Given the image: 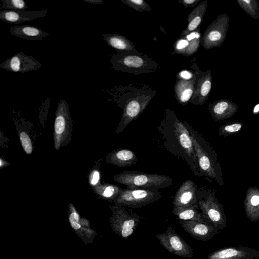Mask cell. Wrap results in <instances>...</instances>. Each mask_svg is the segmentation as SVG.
<instances>
[{"instance_id": "obj_1", "label": "cell", "mask_w": 259, "mask_h": 259, "mask_svg": "<svg viewBox=\"0 0 259 259\" xmlns=\"http://www.w3.org/2000/svg\"><path fill=\"white\" fill-rule=\"evenodd\" d=\"M165 118L157 130L162 135L164 148L179 159L186 162L192 172L201 176L198 161L190 134L183 123L173 111L165 110Z\"/></svg>"}, {"instance_id": "obj_2", "label": "cell", "mask_w": 259, "mask_h": 259, "mask_svg": "<svg viewBox=\"0 0 259 259\" xmlns=\"http://www.w3.org/2000/svg\"><path fill=\"white\" fill-rule=\"evenodd\" d=\"M123 92L118 100V105L123 112L116 133L122 132L143 112L156 91L146 85L130 84L122 89Z\"/></svg>"}, {"instance_id": "obj_3", "label": "cell", "mask_w": 259, "mask_h": 259, "mask_svg": "<svg viewBox=\"0 0 259 259\" xmlns=\"http://www.w3.org/2000/svg\"><path fill=\"white\" fill-rule=\"evenodd\" d=\"M110 62L114 69L135 74L153 72L158 67L152 58L141 53L118 52L112 56Z\"/></svg>"}, {"instance_id": "obj_4", "label": "cell", "mask_w": 259, "mask_h": 259, "mask_svg": "<svg viewBox=\"0 0 259 259\" xmlns=\"http://www.w3.org/2000/svg\"><path fill=\"white\" fill-rule=\"evenodd\" d=\"M114 180L130 189H165L172 185L174 182L172 178L169 176L133 171H125L118 174L114 176Z\"/></svg>"}, {"instance_id": "obj_5", "label": "cell", "mask_w": 259, "mask_h": 259, "mask_svg": "<svg viewBox=\"0 0 259 259\" xmlns=\"http://www.w3.org/2000/svg\"><path fill=\"white\" fill-rule=\"evenodd\" d=\"M161 197V193L155 188H122L113 202L116 205L139 208L157 201Z\"/></svg>"}, {"instance_id": "obj_6", "label": "cell", "mask_w": 259, "mask_h": 259, "mask_svg": "<svg viewBox=\"0 0 259 259\" xmlns=\"http://www.w3.org/2000/svg\"><path fill=\"white\" fill-rule=\"evenodd\" d=\"M110 208L112 213L109 218L112 229L122 238L129 237L143 218L136 213H129L124 206L114 205Z\"/></svg>"}, {"instance_id": "obj_7", "label": "cell", "mask_w": 259, "mask_h": 259, "mask_svg": "<svg viewBox=\"0 0 259 259\" xmlns=\"http://www.w3.org/2000/svg\"><path fill=\"white\" fill-rule=\"evenodd\" d=\"M156 237L160 244L171 253L189 259L193 257L192 248L182 239L171 226H168L165 233H158Z\"/></svg>"}, {"instance_id": "obj_8", "label": "cell", "mask_w": 259, "mask_h": 259, "mask_svg": "<svg viewBox=\"0 0 259 259\" xmlns=\"http://www.w3.org/2000/svg\"><path fill=\"white\" fill-rule=\"evenodd\" d=\"M71 129L69 108L67 101L61 100L58 104L54 122V147L59 150L69 135Z\"/></svg>"}, {"instance_id": "obj_9", "label": "cell", "mask_w": 259, "mask_h": 259, "mask_svg": "<svg viewBox=\"0 0 259 259\" xmlns=\"http://www.w3.org/2000/svg\"><path fill=\"white\" fill-rule=\"evenodd\" d=\"M41 64L33 57L21 52L16 53L0 64V67L10 72L26 73L38 70Z\"/></svg>"}, {"instance_id": "obj_10", "label": "cell", "mask_w": 259, "mask_h": 259, "mask_svg": "<svg viewBox=\"0 0 259 259\" xmlns=\"http://www.w3.org/2000/svg\"><path fill=\"white\" fill-rule=\"evenodd\" d=\"M199 189L196 184L191 180H186L184 181L174 195L172 207H195L199 208Z\"/></svg>"}, {"instance_id": "obj_11", "label": "cell", "mask_w": 259, "mask_h": 259, "mask_svg": "<svg viewBox=\"0 0 259 259\" xmlns=\"http://www.w3.org/2000/svg\"><path fill=\"white\" fill-rule=\"evenodd\" d=\"M68 217L72 228L83 242L85 244L93 243L97 235L96 231L91 228L90 222L86 218L80 217L71 203L69 204Z\"/></svg>"}, {"instance_id": "obj_12", "label": "cell", "mask_w": 259, "mask_h": 259, "mask_svg": "<svg viewBox=\"0 0 259 259\" xmlns=\"http://www.w3.org/2000/svg\"><path fill=\"white\" fill-rule=\"evenodd\" d=\"M48 14L47 10L14 11L4 9L0 11V19L8 23L18 24L46 17Z\"/></svg>"}, {"instance_id": "obj_13", "label": "cell", "mask_w": 259, "mask_h": 259, "mask_svg": "<svg viewBox=\"0 0 259 259\" xmlns=\"http://www.w3.org/2000/svg\"><path fill=\"white\" fill-rule=\"evenodd\" d=\"M178 221L183 229L197 240L205 241L212 237L213 228L205 223L180 219Z\"/></svg>"}, {"instance_id": "obj_14", "label": "cell", "mask_w": 259, "mask_h": 259, "mask_svg": "<svg viewBox=\"0 0 259 259\" xmlns=\"http://www.w3.org/2000/svg\"><path fill=\"white\" fill-rule=\"evenodd\" d=\"M200 37V33L195 31L180 37L174 45V52L185 56L192 55L198 49Z\"/></svg>"}, {"instance_id": "obj_15", "label": "cell", "mask_w": 259, "mask_h": 259, "mask_svg": "<svg viewBox=\"0 0 259 259\" xmlns=\"http://www.w3.org/2000/svg\"><path fill=\"white\" fill-rule=\"evenodd\" d=\"M10 33L18 38L30 41L42 40L50 34L42 29L29 25H16L10 28Z\"/></svg>"}, {"instance_id": "obj_16", "label": "cell", "mask_w": 259, "mask_h": 259, "mask_svg": "<svg viewBox=\"0 0 259 259\" xmlns=\"http://www.w3.org/2000/svg\"><path fill=\"white\" fill-rule=\"evenodd\" d=\"M196 79L195 75L190 80L177 78L174 91L176 99L180 104L185 105L190 102L194 92Z\"/></svg>"}, {"instance_id": "obj_17", "label": "cell", "mask_w": 259, "mask_h": 259, "mask_svg": "<svg viewBox=\"0 0 259 259\" xmlns=\"http://www.w3.org/2000/svg\"><path fill=\"white\" fill-rule=\"evenodd\" d=\"M138 160L135 153L127 149H120L111 152L106 161L118 167H128L135 164Z\"/></svg>"}, {"instance_id": "obj_18", "label": "cell", "mask_w": 259, "mask_h": 259, "mask_svg": "<svg viewBox=\"0 0 259 259\" xmlns=\"http://www.w3.org/2000/svg\"><path fill=\"white\" fill-rule=\"evenodd\" d=\"M104 41L118 52L140 53L133 43L124 36L118 34H105L103 35Z\"/></svg>"}, {"instance_id": "obj_19", "label": "cell", "mask_w": 259, "mask_h": 259, "mask_svg": "<svg viewBox=\"0 0 259 259\" xmlns=\"http://www.w3.org/2000/svg\"><path fill=\"white\" fill-rule=\"evenodd\" d=\"M195 207H172V213L182 220L195 221L205 223V216L199 213Z\"/></svg>"}, {"instance_id": "obj_20", "label": "cell", "mask_w": 259, "mask_h": 259, "mask_svg": "<svg viewBox=\"0 0 259 259\" xmlns=\"http://www.w3.org/2000/svg\"><path fill=\"white\" fill-rule=\"evenodd\" d=\"M203 8V5L201 4L194 8L190 13L187 18L188 25L182 32L180 37L189 34L198 28L202 20Z\"/></svg>"}, {"instance_id": "obj_21", "label": "cell", "mask_w": 259, "mask_h": 259, "mask_svg": "<svg viewBox=\"0 0 259 259\" xmlns=\"http://www.w3.org/2000/svg\"><path fill=\"white\" fill-rule=\"evenodd\" d=\"M197 83L195 84L194 90L190 102L196 105L201 104L203 98L206 97L211 89V82L209 80H205L198 79L196 76Z\"/></svg>"}, {"instance_id": "obj_22", "label": "cell", "mask_w": 259, "mask_h": 259, "mask_svg": "<svg viewBox=\"0 0 259 259\" xmlns=\"http://www.w3.org/2000/svg\"><path fill=\"white\" fill-rule=\"evenodd\" d=\"M122 188L112 184H105L97 186L95 190L99 196L113 202L119 195Z\"/></svg>"}, {"instance_id": "obj_23", "label": "cell", "mask_w": 259, "mask_h": 259, "mask_svg": "<svg viewBox=\"0 0 259 259\" xmlns=\"http://www.w3.org/2000/svg\"><path fill=\"white\" fill-rule=\"evenodd\" d=\"M242 253L234 248H226L210 254L207 259H232L241 256Z\"/></svg>"}, {"instance_id": "obj_24", "label": "cell", "mask_w": 259, "mask_h": 259, "mask_svg": "<svg viewBox=\"0 0 259 259\" xmlns=\"http://www.w3.org/2000/svg\"><path fill=\"white\" fill-rule=\"evenodd\" d=\"M27 8L23 0H4L1 5V8L8 10H25Z\"/></svg>"}, {"instance_id": "obj_25", "label": "cell", "mask_w": 259, "mask_h": 259, "mask_svg": "<svg viewBox=\"0 0 259 259\" xmlns=\"http://www.w3.org/2000/svg\"><path fill=\"white\" fill-rule=\"evenodd\" d=\"M121 1L139 12L148 11L151 9L149 4L143 0H121Z\"/></svg>"}, {"instance_id": "obj_26", "label": "cell", "mask_w": 259, "mask_h": 259, "mask_svg": "<svg viewBox=\"0 0 259 259\" xmlns=\"http://www.w3.org/2000/svg\"><path fill=\"white\" fill-rule=\"evenodd\" d=\"M19 138L24 151L28 154H31L33 150V146L31 139L28 134L25 132H20Z\"/></svg>"}, {"instance_id": "obj_27", "label": "cell", "mask_w": 259, "mask_h": 259, "mask_svg": "<svg viewBox=\"0 0 259 259\" xmlns=\"http://www.w3.org/2000/svg\"><path fill=\"white\" fill-rule=\"evenodd\" d=\"M228 103L224 101L218 103L213 108V112L217 115L223 114L228 107Z\"/></svg>"}, {"instance_id": "obj_28", "label": "cell", "mask_w": 259, "mask_h": 259, "mask_svg": "<svg viewBox=\"0 0 259 259\" xmlns=\"http://www.w3.org/2000/svg\"><path fill=\"white\" fill-rule=\"evenodd\" d=\"M221 38V34L218 31H211L206 36L205 41L214 42L219 40Z\"/></svg>"}, {"instance_id": "obj_29", "label": "cell", "mask_w": 259, "mask_h": 259, "mask_svg": "<svg viewBox=\"0 0 259 259\" xmlns=\"http://www.w3.org/2000/svg\"><path fill=\"white\" fill-rule=\"evenodd\" d=\"M194 72H192L190 71L183 70L178 74L177 78L185 80H190L192 79L194 77Z\"/></svg>"}, {"instance_id": "obj_30", "label": "cell", "mask_w": 259, "mask_h": 259, "mask_svg": "<svg viewBox=\"0 0 259 259\" xmlns=\"http://www.w3.org/2000/svg\"><path fill=\"white\" fill-rule=\"evenodd\" d=\"M100 178V175L98 171H93L89 177V182L90 184L92 186L97 185L99 182Z\"/></svg>"}, {"instance_id": "obj_31", "label": "cell", "mask_w": 259, "mask_h": 259, "mask_svg": "<svg viewBox=\"0 0 259 259\" xmlns=\"http://www.w3.org/2000/svg\"><path fill=\"white\" fill-rule=\"evenodd\" d=\"M199 2V0H179V3L182 4L185 8H192L194 7L197 3Z\"/></svg>"}, {"instance_id": "obj_32", "label": "cell", "mask_w": 259, "mask_h": 259, "mask_svg": "<svg viewBox=\"0 0 259 259\" xmlns=\"http://www.w3.org/2000/svg\"><path fill=\"white\" fill-rule=\"evenodd\" d=\"M241 127V124L236 123L225 126V130L229 132H235L239 131Z\"/></svg>"}, {"instance_id": "obj_33", "label": "cell", "mask_w": 259, "mask_h": 259, "mask_svg": "<svg viewBox=\"0 0 259 259\" xmlns=\"http://www.w3.org/2000/svg\"><path fill=\"white\" fill-rule=\"evenodd\" d=\"M251 203L253 206L258 205L259 204V196L257 195L253 196L251 199Z\"/></svg>"}, {"instance_id": "obj_34", "label": "cell", "mask_w": 259, "mask_h": 259, "mask_svg": "<svg viewBox=\"0 0 259 259\" xmlns=\"http://www.w3.org/2000/svg\"><path fill=\"white\" fill-rule=\"evenodd\" d=\"M84 1L92 4H101L103 0H83Z\"/></svg>"}, {"instance_id": "obj_35", "label": "cell", "mask_w": 259, "mask_h": 259, "mask_svg": "<svg viewBox=\"0 0 259 259\" xmlns=\"http://www.w3.org/2000/svg\"><path fill=\"white\" fill-rule=\"evenodd\" d=\"M253 112L254 113L259 112V104L256 105V106L254 107Z\"/></svg>"}, {"instance_id": "obj_36", "label": "cell", "mask_w": 259, "mask_h": 259, "mask_svg": "<svg viewBox=\"0 0 259 259\" xmlns=\"http://www.w3.org/2000/svg\"><path fill=\"white\" fill-rule=\"evenodd\" d=\"M244 2H246V3H250V1H246V0H244Z\"/></svg>"}]
</instances>
